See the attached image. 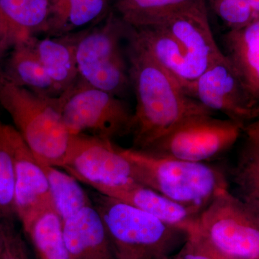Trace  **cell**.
Masks as SVG:
<instances>
[{
  "label": "cell",
  "mask_w": 259,
  "mask_h": 259,
  "mask_svg": "<svg viewBox=\"0 0 259 259\" xmlns=\"http://www.w3.org/2000/svg\"><path fill=\"white\" fill-rule=\"evenodd\" d=\"M130 30L126 56L136 100L131 136L133 148L143 151L187 117L213 112L189 96L177 80L135 41Z\"/></svg>",
  "instance_id": "cell-1"
},
{
  "label": "cell",
  "mask_w": 259,
  "mask_h": 259,
  "mask_svg": "<svg viewBox=\"0 0 259 259\" xmlns=\"http://www.w3.org/2000/svg\"><path fill=\"white\" fill-rule=\"evenodd\" d=\"M120 151L132 165L136 182L199 213L218 194L228 190L226 175L210 165L154 156L134 148Z\"/></svg>",
  "instance_id": "cell-2"
},
{
  "label": "cell",
  "mask_w": 259,
  "mask_h": 259,
  "mask_svg": "<svg viewBox=\"0 0 259 259\" xmlns=\"http://www.w3.org/2000/svg\"><path fill=\"white\" fill-rule=\"evenodd\" d=\"M0 105L35 157L61 168L71 136L63 119L60 97L33 93L0 71Z\"/></svg>",
  "instance_id": "cell-3"
},
{
  "label": "cell",
  "mask_w": 259,
  "mask_h": 259,
  "mask_svg": "<svg viewBox=\"0 0 259 259\" xmlns=\"http://www.w3.org/2000/svg\"><path fill=\"white\" fill-rule=\"evenodd\" d=\"M94 205L101 214L115 259H171L188 233L117 199L99 193Z\"/></svg>",
  "instance_id": "cell-4"
},
{
  "label": "cell",
  "mask_w": 259,
  "mask_h": 259,
  "mask_svg": "<svg viewBox=\"0 0 259 259\" xmlns=\"http://www.w3.org/2000/svg\"><path fill=\"white\" fill-rule=\"evenodd\" d=\"M130 26L114 12L103 23L81 30L76 47L79 79L118 97L131 87L129 64L122 51Z\"/></svg>",
  "instance_id": "cell-5"
},
{
  "label": "cell",
  "mask_w": 259,
  "mask_h": 259,
  "mask_svg": "<svg viewBox=\"0 0 259 259\" xmlns=\"http://www.w3.org/2000/svg\"><path fill=\"white\" fill-rule=\"evenodd\" d=\"M194 233L224 256L259 258V218L228 190L200 212Z\"/></svg>",
  "instance_id": "cell-6"
},
{
  "label": "cell",
  "mask_w": 259,
  "mask_h": 259,
  "mask_svg": "<svg viewBox=\"0 0 259 259\" xmlns=\"http://www.w3.org/2000/svg\"><path fill=\"white\" fill-rule=\"evenodd\" d=\"M59 97L63 119L71 136L90 135L112 141L132 134L134 112L120 97L81 80Z\"/></svg>",
  "instance_id": "cell-7"
},
{
  "label": "cell",
  "mask_w": 259,
  "mask_h": 259,
  "mask_svg": "<svg viewBox=\"0 0 259 259\" xmlns=\"http://www.w3.org/2000/svg\"><path fill=\"white\" fill-rule=\"evenodd\" d=\"M242 132L243 126L230 119L199 114L182 121L142 151L162 157L204 163L230 149Z\"/></svg>",
  "instance_id": "cell-8"
},
{
  "label": "cell",
  "mask_w": 259,
  "mask_h": 259,
  "mask_svg": "<svg viewBox=\"0 0 259 259\" xmlns=\"http://www.w3.org/2000/svg\"><path fill=\"white\" fill-rule=\"evenodd\" d=\"M61 168L94 189L134 180L131 163L110 140L90 135L71 136Z\"/></svg>",
  "instance_id": "cell-9"
},
{
  "label": "cell",
  "mask_w": 259,
  "mask_h": 259,
  "mask_svg": "<svg viewBox=\"0 0 259 259\" xmlns=\"http://www.w3.org/2000/svg\"><path fill=\"white\" fill-rule=\"evenodd\" d=\"M186 93L211 111L222 112L243 128L258 115L259 105L250 98L225 54L192 81Z\"/></svg>",
  "instance_id": "cell-10"
},
{
  "label": "cell",
  "mask_w": 259,
  "mask_h": 259,
  "mask_svg": "<svg viewBox=\"0 0 259 259\" xmlns=\"http://www.w3.org/2000/svg\"><path fill=\"white\" fill-rule=\"evenodd\" d=\"M3 135L13 156L15 176V212L25 231L42 213L54 209L47 177L28 145L11 125Z\"/></svg>",
  "instance_id": "cell-11"
},
{
  "label": "cell",
  "mask_w": 259,
  "mask_h": 259,
  "mask_svg": "<svg viewBox=\"0 0 259 259\" xmlns=\"http://www.w3.org/2000/svg\"><path fill=\"white\" fill-rule=\"evenodd\" d=\"M156 26L169 32L183 49L192 81L224 56L213 36L206 0H197Z\"/></svg>",
  "instance_id": "cell-12"
},
{
  "label": "cell",
  "mask_w": 259,
  "mask_h": 259,
  "mask_svg": "<svg viewBox=\"0 0 259 259\" xmlns=\"http://www.w3.org/2000/svg\"><path fill=\"white\" fill-rule=\"evenodd\" d=\"M95 190L154 216L188 234L196 230L200 213L177 203L136 181L120 185L100 186Z\"/></svg>",
  "instance_id": "cell-13"
},
{
  "label": "cell",
  "mask_w": 259,
  "mask_h": 259,
  "mask_svg": "<svg viewBox=\"0 0 259 259\" xmlns=\"http://www.w3.org/2000/svg\"><path fill=\"white\" fill-rule=\"evenodd\" d=\"M51 0H0V59L47 32Z\"/></svg>",
  "instance_id": "cell-14"
},
{
  "label": "cell",
  "mask_w": 259,
  "mask_h": 259,
  "mask_svg": "<svg viewBox=\"0 0 259 259\" xmlns=\"http://www.w3.org/2000/svg\"><path fill=\"white\" fill-rule=\"evenodd\" d=\"M61 223L69 259H115L105 223L93 203Z\"/></svg>",
  "instance_id": "cell-15"
},
{
  "label": "cell",
  "mask_w": 259,
  "mask_h": 259,
  "mask_svg": "<svg viewBox=\"0 0 259 259\" xmlns=\"http://www.w3.org/2000/svg\"><path fill=\"white\" fill-rule=\"evenodd\" d=\"M226 54L247 93L259 105V18L223 37Z\"/></svg>",
  "instance_id": "cell-16"
},
{
  "label": "cell",
  "mask_w": 259,
  "mask_h": 259,
  "mask_svg": "<svg viewBox=\"0 0 259 259\" xmlns=\"http://www.w3.org/2000/svg\"><path fill=\"white\" fill-rule=\"evenodd\" d=\"M80 32L81 30L59 36L35 37L32 41L44 69L61 94L72 88L80 80L76 60V42Z\"/></svg>",
  "instance_id": "cell-17"
},
{
  "label": "cell",
  "mask_w": 259,
  "mask_h": 259,
  "mask_svg": "<svg viewBox=\"0 0 259 259\" xmlns=\"http://www.w3.org/2000/svg\"><path fill=\"white\" fill-rule=\"evenodd\" d=\"M130 35L151 57L177 80L186 92L192 82L185 51L171 34L160 26L134 28Z\"/></svg>",
  "instance_id": "cell-18"
},
{
  "label": "cell",
  "mask_w": 259,
  "mask_h": 259,
  "mask_svg": "<svg viewBox=\"0 0 259 259\" xmlns=\"http://www.w3.org/2000/svg\"><path fill=\"white\" fill-rule=\"evenodd\" d=\"M112 0H51L47 35L59 36L84 30L108 15Z\"/></svg>",
  "instance_id": "cell-19"
},
{
  "label": "cell",
  "mask_w": 259,
  "mask_h": 259,
  "mask_svg": "<svg viewBox=\"0 0 259 259\" xmlns=\"http://www.w3.org/2000/svg\"><path fill=\"white\" fill-rule=\"evenodd\" d=\"M32 41L18 46L12 50L3 74L16 84L33 93L59 97L61 92L44 69Z\"/></svg>",
  "instance_id": "cell-20"
},
{
  "label": "cell",
  "mask_w": 259,
  "mask_h": 259,
  "mask_svg": "<svg viewBox=\"0 0 259 259\" xmlns=\"http://www.w3.org/2000/svg\"><path fill=\"white\" fill-rule=\"evenodd\" d=\"M38 162L47 177L54 211L61 221L93 204L79 181L72 175L61 171L59 167Z\"/></svg>",
  "instance_id": "cell-21"
},
{
  "label": "cell",
  "mask_w": 259,
  "mask_h": 259,
  "mask_svg": "<svg viewBox=\"0 0 259 259\" xmlns=\"http://www.w3.org/2000/svg\"><path fill=\"white\" fill-rule=\"evenodd\" d=\"M197 0H116V14L134 28L154 26Z\"/></svg>",
  "instance_id": "cell-22"
},
{
  "label": "cell",
  "mask_w": 259,
  "mask_h": 259,
  "mask_svg": "<svg viewBox=\"0 0 259 259\" xmlns=\"http://www.w3.org/2000/svg\"><path fill=\"white\" fill-rule=\"evenodd\" d=\"M38 259H69L62 234V223L54 209L42 213L25 231Z\"/></svg>",
  "instance_id": "cell-23"
},
{
  "label": "cell",
  "mask_w": 259,
  "mask_h": 259,
  "mask_svg": "<svg viewBox=\"0 0 259 259\" xmlns=\"http://www.w3.org/2000/svg\"><path fill=\"white\" fill-rule=\"evenodd\" d=\"M231 174L237 197L259 218V146L247 141Z\"/></svg>",
  "instance_id": "cell-24"
},
{
  "label": "cell",
  "mask_w": 259,
  "mask_h": 259,
  "mask_svg": "<svg viewBox=\"0 0 259 259\" xmlns=\"http://www.w3.org/2000/svg\"><path fill=\"white\" fill-rule=\"evenodd\" d=\"M15 176L13 156L2 128L0 140V216L9 217L15 212Z\"/></svg>",
  "instance_id": "cell-25"
},
{
  "label": "cell",
  "mask_w": 259,
  "mask_h": 259,
  "mask_svg": "<svg viewBox=\"0 0 259 259\" xmlns=\"http://www.w3.org/2000/svg\"><path fill=\"white\" fill-rule=\"evenodd\" d=\"M206 3L229 30L243 28L257 19L245 0H206Z\"/></svg>",
  "instance_id": "cell-26"
},
{
  "label": "cell",
  "mask_w": 259,
  "mask_h": 259,
  "mask_svg": "<svg viewBox=\"0 0 259 259\" xmlns=\"http://www.w3.org/2000/svg\"><path fill=\"white\" fill-rule=\"evenodd\" d=\"M171 259H230L213 249L197 233H190L183 246Z\"/></svg>",
  "instance_id": "cell-27"
},
{
  "label": "cell",
  "mask_w": 259,
  "mask_h": 259,
  "mask_svg": "<svg viewBox=\"0 0 259 259\" xmlns=\"http://www.w3.org/2000/svg\"><path fill=\"white\" fill-rule=\"evenodd\" d=\"M0 231L4 238L5 248L0 259H30L23 243L15 236L9 228L0 224Z\"/></svg>",
  "instance_id": "cell-28"
},
{
  "label": "cell",
  "mask_w": 259,
  "mask_h": 259,
  "mask_svg": "<svg viewBox=\"0 0 259 259\" xmlns=\"http://www.w3.org/2000/svg\"><path fill=\"white\" fill-rule=\"evenodd\" d=\"M243 132L246 135L247 141L259 146V113L254 120L243 127Z\"/></svg>",
  "instance_id": "cell-29"
},
{
  "label": "cell",
  "mask_w": 259,
  "mask_h": 259,
  "mask_svg": "<svg viewBox=\"0 0 259 259\" xmlns=\"http://www.w3.org/2000/svg\"><path fill=\"white\" fill-rule=\"evenodd\" d=\"M253 11L255 18H259V0H245Z\"/></svg>",
  "instance_id": "cell-30"
},
{
  "label": "cell",
  "mask_w": 259,
  "mask_h": 259,
  "mask_svg": "<svg viewBox=\"0 0 259 259\" xmlns=\"http://www.w3.org/2000/svg\"><path fill=\"white\" fill-rule=\"evenodd\" d=\"M5 248V243L4 238H3V233L0 231V258H1L2 255H3V251H4Z\"/></svg>",
  "instance_id": "cell-31"
},
{
  "label": "cell",
  "mask_w": 259,
  "mask_h": 259,
  "mask_svg": "<svg viewBox=\"0 0 259 259\" xmlns=\"http://www.w3.org/2000/svg\"><path fill=\"white\" fill-rule=\"evenodd\" d=\"M3 124L0 122V140H1V134H2V128H3Z\"/></svg>",
  "instance_id": "cell-32"
},
{
  "label": "cell",
  "mask_w": 259,
  "mask_h": 259,
  "mask_svg": "<svg viewBox=\"0 0 259 259\" xmlns=\"http://www.w3.org/2000/svg\"><path fill=\"white\" fill-rule=\"evenodd\" d=\"M230 259H235V258H229ZM255 259H259V258H255Z\"/></svg>",
  "instance_id": "cell-33"
}]
</instances>
